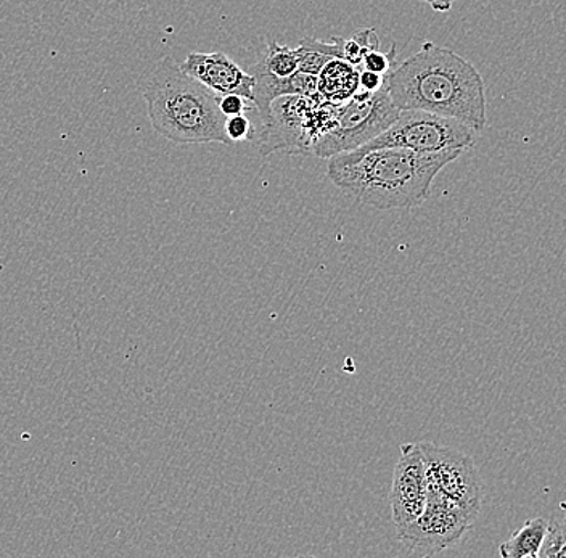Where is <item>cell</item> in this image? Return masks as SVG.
I'll list each match as a JSON object with an SVG mask.
<instances>
[{"instance_id":"obj_1","label":"cell","mask_w":566,"mask_h":558,"mask_svg":"<svg viewBox=\"0 0 566 558\" xmlns=\"http://www.w3.org/2000/svg\"><path fill=\"white\" fill-rule=\"evenodd\" d=\"M396 108L458 119L476 133L486 127V91L480 72L451 49L424 42L387 76Z\"/></svg>"},{"instance_id":"obj_2","label":"cell","mask_w":566,"mask_h":558,"mask_svg":"<svg viewBox=\"0 0 566 558\" xmlns=\"http://www.w3.org/2000/svg\"><path fill=\"white\" fill-rule=\"evenodd\" d=\"M462 150L420 154L399 147L345 151L328 158L327 176L343 192L377 210H402L422 204L446 166Z\"/></svg>"},{"instance_id":"obj_3","label":"cell","mask_w":566,"mask_h":558,"mask_svg":"<svg viewBox=\"0 0 566 558\" xmlns=\"http://www.w3.org/2000/svg\"><path fill=\"white\" fill-rule=\"evenodd\" d=\"M145 104L155 133L177 145L232 144L218 95L165 56L145 81Z\"/></svg>"},{"instance_id":"obj_4","label":"cell","mask_w":566,"mask_h":558,"mask_svg":"<svg viewBox=\"0 0 566 558\" xmlns=\"http://www.w3.org/2000/svg\"><path fill=\"white\" fill-rule=\"evenodd\" d=\"M339 104L324 101L321 95H286L272 102L264 116L260 134V154L275 151L311 155L314 144L335 126Z\"/></svg>"},{"instance_id":"obj_5","label":"cell","mask_w":566,"mask_h":558,"mask_svg":"<svg viewBox=\"0 0 566 558\" xmlns=\"http://www.w3.org/2000/svg\"><path fill=\"white\" fill-rule=\"evenodd\" d=\"M399 113L401 109L396 108L389 97L387 81L380 91H357L349 101L339 104L335 126L314 144L311 155L328 160L356 150L387 130Z\"/></svg>"},{"instance_id":"obj_6","label":"cell","mask_w":566,"mask_h":558,"mask_svg":"<svg viewBox=\"0 0 566 558\" xmlns=\"http://www.w3.org/2000/svg\"><path fill=\"white\" fill-rule=\"evenodd\" d=\"M476 130L458 119L433 115V113L406 109L398 119L374 140L356 148L369 151L375 148L399 147L420 154H437L444 150H467L475 144Z\"/></svg>"},{"instance_id":"obj_7","label":"cell","mask_w":566,"mask_h":558,"mask_svg":"<svg viewBox=\"0 0 566 558\" xmlns=\"http://www.w3.org/2000/svg\"><path fill=\"white\" fill-rule=\"evenodd\" d=\"M428 491L462 508L473 522L483 504V483L475 462L454 448L420 441Z\"/></svg>"},{"instance_id":"obj_8","label":"cell","mask_w":566,"mask_h":558,"mask_svg":"<svg viewBox=\"0 0 566 558\" xmlns=\"http://www.w3.org/2000/svg\"><path fill=\"white\" fill-rule=\"evenodd\" d=\"M473 523L458 505L428 491L422 514L405 528L396 529V536L410 552L430 557L458 544Z\"/></svg>"},{"instance_id":"obj_9","label":"cell","mask_w":566,"mask_h":558,"mask_svg":"<svg viewBox=\"0 0 566 558\" xmlns=\"http://www.w3.org/2000/svg\"><path fill=\"white\" fill-rule=\"evenodd\" d=\"M398 464L392 472L389 505L396 529L405 528L422 514L428 499L427 472L419 443H406L399 448Z\"/></svg>"},{"instance_id":"obj_10","label":"cell","mask_w":566,"mask_h":558,"mask_svg":"<svg viewBox=\"0 0 566 558\" xmlns=\"http://www.w3.org/2000/svg\"><path fill=\"white\" fill-rule=\"evenodd\" d=\"M180 69L216 95L237 94L253 102L254 77L240 69L224 52H192L184 60Z\"/></svg>"},{"instance_id":"obj_11","label":"cell","mask_w":566,"mask_h":558,"mask_svg":"<svg viewBox=\"0 0 566 558\" xmlns=\"http://www.w3.org/2000/svg\"><path fill=\"white\" fill-rule=\"evenodd\" d=\"M248 73L254 77L253 102L261 119L268 115L272 102L277 98L286 95L316 97L318 94V77L313 74L296 72L289 77H277L269 73L260 62L251 66Z\"/></svg>"},{"instance_id":"obj_12","label":"cell","mask_w":566,"mask_h":558,"mask_svg":"<svg viewBox=\"0 0 566 558\" xmlns=\"http://www.w3.org/2000/svg\"><path fill=\"white\" fill-rule=\"evenodd\" d=\"M318 95L324 101L343 104L359 91V66L334 59L318 74Z\"/></svg>"},{"instance_id":"obj_13","label":"cell","mask_w":566,"mask_h":558,"mask_svg":"<svg viewBox=\"0 0 566 558\" xmlns=\"http://www.w3.org/2000/svg\"><path fill=\"white\" fill-rule=\"evenodd\" d=\"M547 528L546 518L526 522L511 539L499 546V554L502 558H537L546 539Z\"/></svg>"},{"instance_id":"obj_14","label":"cell","mask_w":566,"mask_h":558,"mask_svg":"<svg viewBox=\"0 0 566 558\" xmlns=\"http://www.w3.org/2000/svg\"><path fill=\"white\" fill-rule=\"evenodd\" d=\"M260 63L274 76L289 77L298 72V51L271 41Z\"/></svg>"},{"instance_id":"obj_15","label":"cell","mask_w":566,"mask_h":558,"mask_svg":"<svg viewBox=\"0 0 566 558\" xmlns=\"http://www.w3.org/2000/svg\"><path fill=\"white\" fill-rule=\"evenodd\" d=\"M334 39L338 42L339 51H342V60L352 63L354 66H359V69L367 52L380 49V39L371 28L369 30H357L352 39L336 36Z\"/></svg>"},{"instance_id":"obj_16","label":"cell","mask_w":566,"mask_h":558,"mask_svg":"<svg viewBox=\"0 0 566 558\" xmlns=\"http://www.w3.org/2000/svg\"><path fill=\"white\" fill-rule=\"evenodd\" d=\"M537 558H566V507L548 520L546 539Z\"/></svg>"},{"instance_id":"obj_17","label":"cell","mask_w":566,"mask_h":558,"mask_svg":"<svg viewBox=\"0 0 566 558\" xmlns=\"http://www.w3.org/2000/svg\"><path fill=\"white\" fill-rule=\"evenodd\" d=\"M298 51V72L313 74V76H318L324 66L331 62V56L321 54V52L314 51L310 45L303 44L300 42V48L296 49Z\"/></svg>"},{"instance_id":"obj_18","label":"cell","mask_w":566,"mask_h":558,"mask_svg":"<svg viewBox=\"0 0 566 558\" xmlns=\"http://www.w3.org/2000/svg\"><path fill=\"white\" fill-rule=\"evenodd\" d=\"M396 51L398 49H396V45H392L388 54H381L380 49L367 52L363 63H360V69L388 76L396 66Z\"/></svg>"},{"instance_id":"obj_19","label":"cell","mask_w":566,"mask_h":558,"mask_svg":"<svg viewBox=\"0 0 566 558\" xmlns=\"http://www.w3.org/2000/svg\"><path fill=\"white\" fill-rule=\"evenodd\" d=\"M226 134H228L230 143H243V140H253L254 130L250 119L243 115L230 116L226 118Z\"/></svg>"},{"instance_id":"obj_20","label":"cell","mask_w":566,"mask_h":558,"mask_svg":"<svg viewBox=\"0 0 566 558\" xmlns=\"http://www.w3.org/2000/svg\"><path fill=\"white\" fill-rule=\"evenodd\" d=\"M218 104L219 109H221L222 115L226 118H230V116L243 115L247 109H254L253 102L247 101L242 95L237 94H226L218 95Z\"/></svg>"},{"instance_id":"obj_21","label":"cell","mask_w":566,"mask_h":558,"mask_svg":"<svg viewBox=\"0 0 566 558\" xmlns=\"http://www.w3.org/2000/svg\"><path fill=\"white\" fill-rule=\"evenodd\" d=\"M387 76L369 72V70L359 69V91L364 92H377L385 86Z\"/></svg>"},{"instance_id":"obj_22","label":"cell","mask_w":566,"mask_h":558,"mask_svg":"<svg viewBox=\"0 0 566 558\" xmlns=\"http://www.w3.org/2000/svg\"><path fill=\"white\" fill-rule=\"evenodd\" d=\"M420 2L427 3L428 7L434 10V12H449L454 6L455 0H420Z\"/></svg>"}]
</instances>
